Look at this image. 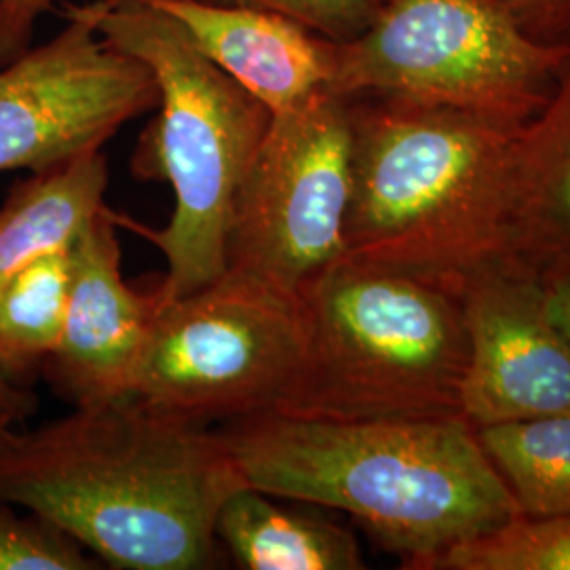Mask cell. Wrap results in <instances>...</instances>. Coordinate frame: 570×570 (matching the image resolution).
<instances>
[{"label": "cell", "instance_id": "cell-1", "mask_svg": "<svg viewBox=\"0 0 570 570\" xmlns=\"http://www.w3.org/2000/svg\"><path fill=\"white\" fill-rule=\"evenodd\" d=\"M244 473L218 429L125 395L0 442V499L112 569H216V518Z\"/></svg>", "mask_w": 570, "mask_h": 570}, {"label": "cell", "instance_id": "cell-2", "mask_svg": "<svg viewBox=\"0 0 570 570\" xmlns=\"http://www.w3.org/2000/svg\"><path fill=\"white\" fill-rule=\"evenodd\" d=\"M218 433L247 487L345 511L404 569L423 570L522 515L463 414L332 421L261 412Z\"/></svg>", "mask_w": 570, "mask_h": 570}, {"label": "cell", "instance_id": "cell-3", "mask_svg": "<svg viewBox=\"0 0 570 570\" xmlns=\"http://www.w3.org/2000/svg\"><path fill=\"white\" fill-rule=\"evenodd\" d=\"M348 110L345 256L452 289L501 258L529 121L389 96L348 98Z\"/></svg>", "mask_w": 570, "mask_h": 570}, {"label": "cell", "instance_id": "cell-4", "mask_svg": "<svg viewBox=\"0 0 570 570\" xmlns=\"http://www.w3.org/2000/svg\"><path fill=\"white\" fill-rule=\"evenodd\" d=\"M98 30L142 60L159 87V117L144 131L134 171L165 180L174 214L161 230L131 225L167 258L157 294L176 301L226 273L237 193L265 142L273 112L197 49L148 0H94Z\"/></svg>", "mask_w": 570, "mask_h": 570}, {"label": "cell", "instance_id": "cell-5", "mask_svg": "<svg viewBox=\"0 0 570 570\" xmlns=\"http://www.w3.org/2000/svg\"><path fill=\"white\" fill-rule=\"evenodd\" d=\"M301 301L305 351L273 412L332 421L461 414V289L345 256Z\"/></svg>", "mask_w": 570, "mask_h": 570}, {"label": "cell", "instance_id": "cell-6", "mask_svg": "<svg viewBox=\"0 0 570 570\" xmlns=\"http://www.w3.org/2000/svg\"><path fill=\"white\" fill-rule=\"evenodd\" d=\"M569 66L570 47L532 39L503 0H381L364 35L336 42L327 89L524 122Z\"/></svg>", "mask_w": 570, "mask_h": 570}, {"label": "cell", "instance_id": "cell-7", "mask_svg": "<svg viewBox=\"0 0 570 570\" xmlns=\"http://www.w3.org/2000/svg\"><path fill=\"white\" fill-rule=\"evenodd\" d=\"M303 351L301 296L226 271L188 296L159 298L131 395L207 425L273 412Z\"/></svg>", "mask_w": 570, "mask_h": 570}, {"label": "cell", "instance_id": "cell-8", "mask_svg": "<svg viewBox=\"0 0 570 570\" xmlns=\"http://www.w3.org/2000/svg\"><path fill=\"white\" fill-rule=\"evenodd\" d=\"M351 146L348 98L327 87L275 112L235 199L226 271L301 296L345 258Z\"/></svg>", "mask_w": 570, "mask_h": 570}, {"label": "cell", "instance_id": "cell-9", "mask_svg": "<svg viewBox=\"0 0 570 570\" xmlns=\"http://www.w3.org/2000/svg\"><path fill=\"white\" fill-rule=\"evenodd\" d=\"M157 104L150 68L104 39L94 2L70 4L60 35L0 66V174L102 148Z\"/></svg>", "mask_w": 570, "mask_h": 570}, {"label": "cell", "instance_id": "cell-10", "mask_svg": "<svg viewBox=\"0 0 570 570\" xmlns=\"http://www.w3.org/2000/svg\"><path fill=\"white\" fill-rule=\"evenodd\" d=\"M468 366L461 414L475 429L570 412V338L553 322L543 279L492 261L461 285Z\"/></svg>", "mask_w": 570, "mask_h": 570}, {"label": "cell", "instance_id": "cell-11", "mask_svg": "<svg viewBox=\"0 0 570 570\" xmlns=\"http://www.w3.org/2000/svg\"><path fill=\"white\" fill-rule=\"evenodd\" d=\"M157 308V289L140 294L122 282L117 223L106 205L70 252L66 322L42 364L53 389L75 406L131 395Z\"/></svg>", "mask_w": 570, "mask_h": 570}, {"label": "cell", "instance_id": "cell-12", "mask_svg": "<svg viewBox=\"0 0 570 570\" xmlns=\"http://www.w3.org/2000/svg\"><path fill=\"white\" fill-rule=\"evenodd\" d=\"M171 16L207 60L275 115L332 81L336 42L282 13L214 0H148Z\"/></svg>", "mask_w": 570, "mask_h": 570}, {"label": "cell", "instance_id": "cell-13", "mask_svg": "<svg viewBox=\"0 0 570 570\" xmlns=\"http://www.w3.org/2000/svg\"><path fill=\"white\" fill-rule=\"evenodd\" d=\"M499 261L537 275L570 263V66L550 102L524 125Z\"/></svg>", "mask_w": 570, "mask_h": 570}, {"label": "cell", "instance_id": "cell-14", "mask_svg": "<svg viewBox=\"0 0 570 570\" xmlns=\"http://www.w3.org/2000/svg\"><path fill=\"white\" fill-rule=\"evenodd\" d=\"M108 164L100 148L32 171L0 205V289L45 254L70 249L104 212Z\"/></svg>", "mask_w": 570, "mask_h": 570}, {"label": "cell", "instance_id": "cell-15", "mask_svg": "<svg viewBox=\"0 0 570 570\" xmlns=\"http://www.w3.org/2000/svg\"><path fill=\"white\" fill-rule=\"evenodd\" d=\"M216 537L245 570H362L353 532L320 513L287 510L263 490H235L218 511Z\"/></svg>", "mask_w": 570, "mask_h": 570}, {"label": "cell", "instance_id": "cell-16", "mask_svg": "<svg viewBox=\"0 0 570 570\" xmlns=\"http://www.w3.org/2000/svg\"><path fill=\"white\" fill-rule=\"evenodd\" d=\"M524 518L570 515V412L478 429Z\"/></svg>", "mask_w": 570, "mask_h": 570}, {"label": "cell", "instance_id": "cell-17", "mask_svg": "<svg viewBox=\"0 0 570 570\" xmlns=\"http://www.w3.org/2000/svg\"><path fill=\"white\" fill-rule=\"evenodd\" d=\"M70 249L45 254L0 289V367L18 381L60 343L70 292Z\"/></svg>", "mask_w": 570, "mask_h": 570}, {"label": "cell", "instance_id": "cell-18", "mask_svg": "<svg viewBox=\"0 0 570 570\" xmlns=\"http://www.w3.org/2000/svg\"><path fill=\"white\" fill-rule=\"evenodd\" d=\"M423 570H570V515H520L438 553Z\"/></svg>", "mask_w": 570, "mask_h": 570}, {"label": "cell", "instance_id": "cell-19", "mask_svg": "<svg viewBox=\"0 0 570 570\" xmlns=\"http://www.w3.org/2000/svg\"><path fill=\"white\" fill-rule=\"evenodd\" d=\"M96 569V556L63 530L0 499V570Z\"/></svg>", "mask_w": 570, "mask_h": 570}, {"label": "cell", "instance_id": "cell-20", "mask_svg": "<svg viewBox=\"0 0 570 570\" xmlns=\"http://www.w3.org/2000/svg\"><path fill=\"white\" fill-rule=\"evenodd\" d=\"M249 4L303 23L327 41L348 42L364 35L374 21L381 0H214Z\"/></svg>", "mask_w": 570, "mask_h": 570}, {"label": "cell", "instance_id": "cell-21", "mask_svg": "<svg viewBox=\"0 0 570 570\" xmlns=\"http://www.w3.org/2000/svg\"><path fill=\"white\" fill-rule=\"evenodd\" d=\"M532 39L570 47V0H503Z\"/></svg>", "mask_w": 570, "mask_h": 570}, {"label": "cell", "instance_id": "cell-22", "mask_svg": "<svg viewBox=\"0 0 570 570\" xmlns=\"http://www.w3.org/2000/svg\"><path fill=\"white\" fill-rule=\"evenodd\" d=\"M53 0H0V66L30 49L35 26Z\"/></svg>", "mask_w": 570, "mask_h": 570}, {"label": "cell", "instance_id": "cell-23", "mask_svg": "<svg viewBox=\"0 0 570 570\" xmlns=\"http://www.w3.org/2000/svg\"><path fill=\"white\" fill-rule=\"evenodd\" d=\"M37 410V397L30 389L9 379L0 367V428H18Z\"/></svg>", "mask_w": 570, "mask_h": 570}, {"label": "cell", "instance_id": "cell-24", "mask_svg": "<svg viewBox=\"0 0 570 570\" xmlns=\"http://www.w3.org/2000/svg\"><path fill=\"white\" fill-rule=\"evenodd\" d=\"M543 287L553 322L570 338V263L548 271L543 277Z\"/></svg>", "mask_w": 570, "mask_h": 570}, {"label": "cell", "instance_id": "cell-25", "mask_svg": "<svg viewBox=\"0 0 570 570\" xmlns=\"http://www.w3.org/2000/svg\"><path fill=\"white\" fill-rule=\"evenodd\" d=\"M13 429L16 428H0V442H2V440L7 438V433H9V431H13Z\"/></svg>", "mask_w": 570, "mask_h": 570}]
</instances>
